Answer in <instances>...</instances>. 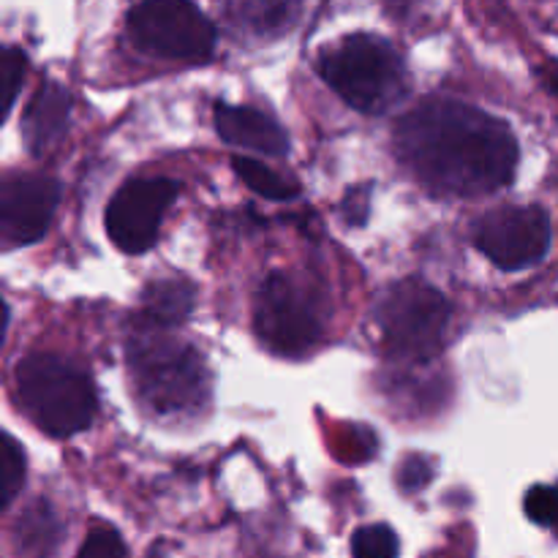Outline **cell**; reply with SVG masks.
Here are the masks:
<instances>
[{
	"mask_svg": "<svg viewBox=\"0 0 558 558\" xmlns=\"http://www.w3.org/2000/svg\"><path fill=\"white\" fill-rule=\"evenodd\" d=\"M396 150L425 189L463 199L505 189L518 167L507 123L452 98H425L403 114Z\"/></svg>",
	"mask_w": 558,
	"mask_h": 558,
	"instance_id": "obj_1",
	"label": "cell"
},
{
	"mask_svg": "<svg viewBox=\"0 0 558 558\" xmlns=\"http://www.w3.org/2000/svg\"><path fill=\"white\" fill-rule=\"evenodd\" d=\"M129 368L140 401L161 417L194 414L205 407L210 376L194 347L142 325L129 341Z\"/></svg>",
	"mask_w": 558,
	"mask_h": 558,
	"instance_id": "obj_2",
	"label": "cell"
},
{
	"mask_svg": "<svg viewBox=\"0 0 558 558\" xmlns=\"http://www.w3.org/2000/svg\"><path fill=\"white\" fill-rule=\"evenodd\" d=\"M16 401L31 423L54 439L85 430L98 409L90 376L58 354H27L16 365Z\"/></svg>",
	"mask_w": 558,
	"mask_h": 558,
	"instance_id": "obj_3",
	"label": "cell"
},
{
	"mask_svg": "<svg viewBox=\"0 0 558 558\" xmlns=\"http://www.w3.org/2000/svg\"><path fill=\"white\" fill-rule=\"evenodd\" d=\"M319 74L349 107L379 114L407 93V69L390 41L371 33H354L325 49Z\"/></svg>",
	"mask_w": 558,
	"mask_h": 558,
	"instance_id": "obj_4",
	"label": "cell"
},
{
	"mask_svg": "<svg viewBox=\"0 0 558 558\" xmlns=\"http://www.w3.org/2000/svg\"><path fill=\"white\" fill-rule=\"evenodd\" d=\"M374 322L392 357L403 363H430L445 343L450 303L428 283L401 281L376 300Z\"/></svg>",
	"mask_w": 558,
	"mask_h": 558,
	"instance_id": "obj_5",
	"label": "cell"
},
{
	"mask_svg": "<svg viewBox=\"0 0 558 558\" xmlns=\"http://www.w3.org/2000/svg\"><path fill=\"white\" fill-rule=\"evenodd\" d=\"M125 31L136 49L163 60H202L216 47V27L183 0H145L125 14Z\"/></svg>",
	"mask_w": 558,
	"mask_h": 558,
	"instance_id": "obj_6",
	"label": "cell"
},
{
	"mask_svg": "<svg viewBox=\"0 0 558 558\" xmlns=\"http://www.w3.org/2000/svg\"><path fill=\"white\" fill-rule=\"evenodd\" d=\"M256 332L278 354L298 357L322 336V316L314 300L289 276L272 272L256 294Z\"/></svg>",
	"mask_w": 558,
	"mask_h": 558,
	"instance_id": "obj_7",
	"label": "cell"
},
{
	"mask_svg": "<svg viewBox=\"0 0 558 558\" xmlns=\"http://www.w3.org/2000/svg\"><path fill=\"white\" fill-rule=\"evenodd\" d=\"M474 245L501 270H526L550 251V218L539 207H496L480 218Z\"/></svg>",
	"mask_w": 558,
	"mask_h": 558,
	"instance_id": "obj_8",
	"label": "cell"
},
{
	"mask_svg": "<svg viewBox=\"0 0 558 558\" xmlns=\"http://www.w3.org/2000/svg\"><path fill=\"white\" fill-rule=\"evenodd\" d=\"M178 183L169 178L129 180L107 207V234L125 254H145L158 240L163 213L178 199Z\"/></svg>",
	"mask_w": 558,
	"mask_h": 558,
	"instance_id": "obj_9",
	"label": "cell"
},
{
	"mask_svg": "<svg viewBox=\"0 0 558 558\" xmlns=\"http://www.w3.org/2000/svg\"><path fill=\"white\" fill-rule=\"evenodd\" d=\"M60 199L58 180L11 172L0 185V240L3 248L33 245L47 234Z\"/></svg>",
	"mask_w": 558,
	"mask_h": 558,
	"instance_id": "obj_10",
	"label": "cell"
},
{
	"mask_svg": "<svg viewBox=\"0 0 558 558\" xmlns=\"http://www.w3.org/2000/svg\"><path fill=\"white\" fill-rule=\"evenodd\" d=\"M216 131L227 145L245 147V150L265 153V156H287L289 136L270 114L254 107H234L218 104Z\"/></svg>",
	"mask_w": 558,
	"mask_h": 558,
	"instance_id": "obj_11",
	"label": "cell"
},
{
	"mask_svg": "<svg viewBox=\"0 0 558 558\" xmlns=\"http://www.w3.org/2000/svg\"><path fill=\"white\" fill-rule=\"evenodd\" d=\"M71 120V93L60 82H44L31 98L22 118V136L27 150L41 156L52 150L63 134L69 131Z\"/></svg>",
	"mask_w": 558,
	"mask_h": 558,
	"instance_id": "obj_12",
	"label": "cell"
},
{
	"mask_svg": "<svg viewBox=\"0 0 558 558\" xmlns=\"http://www.w3.org/2000/svg\"><path fill=\"white\" fill-rule=\"evenodd\" d=\"M194 308V289L185 281H150L142 292V325L169 330Z\"/></svg>",
	"mask_w": 558,
	"mask_h": 558,
	"instance_id": "obj_13",
	"label": "cell"
},
{
	"mask_svg": "<svg viewBox=\"0 0 558 558\" xmlns=\"http://www.w3.org/2000/svg\"><path fill=\"white\" fill-rule=\"evenodd\" d=\"M60 521L47 501L38 499L25 515H20L16 526V548L27 558H47L60 543Z\"/></svg>",
	"mask_w": 558,
	"mask_h": 558,
	"instance_id": "obj_14",
	"label": "cell"
},
{
	"mask_svg": "<svg viewBox=\"0 0 558 558\" xmlns=\"http://www.w3.org/2000/svg\"><path fill=\"white\" fill-rule=\"evenodd\" d=\"M232 169L238 172V178L248 185L254 194L265 196L272 202H289L294 196H300V185L294 180L283 178V174L272 172L267 163L256 161V158L240 156L232 161Z\"/></svg>",
	"mask_w": 558,
	"mask_h": 558,
	"instance_id": "obj_15",
	"label": "cell"
},
{
	"mask_svg": "<svg viewBox=\"0 0 558 558\" xmlns=\"http://www.w3.org/2000/svg\"><path fill=\"white\" fill-rule=\"evenodd\" d=\"M232 11L238 14V22L248 31H254L256 36H270V33L283 31V25L289 22V16L298 11V5L289 3H238L232 5Z\"/></svg>",
	"mask_w": 558,
	"mask_h": 558,
	"instance_id": "obj_16",
	"label": "cell"
},
{
	"mask_svg": "<svg viewBox=\"0 0 558 558\" xmlns=\"http://www.w3.org/2000/svg\"><path fill=\"white\" fill-rule=\"evenodd\" d=\"M27 458L11 434L0 436V505L9 507L25 483Z\"/></svg>",
	"mask_w": 558,
	"mask_h": 558,
	"instance_id": "obj_17",
	"label": "cell"
},
{
	"mask_svg": "<svg viewBox=\"0 0 558 558\" xmlns=\"http://www.w3.org/2000/svg\"><path fill=\"white\" fill-rule=\"evenodd\" d=\"M354 558H398V537L385 523L363 526L352 534Z\"/></svg>",
	"mask_w": 558,
	"mask_h": 558,
	"instance_id": "obj_18",
	"label": "cell"
},
{
	"mask_svg": "<svg viewBox=\"0 0 558 558\" xmlns=\"http://www.w3.org/2000/svg\"><path fill=\"white\" fill-rule=\"evenodd\" d=\"M27 71V58L16 47H3L0 49V112L3 120L9 118L11 107H14V98L20 93L22 80H25Z\"/></svg>",
	"mask_w": 558,
	"mask_h": 558,
	"instance_id": "obj_19",
	"label": "cell"
},
{
	"mask_svg": "<svg viewBox=\"0 0 558 558\" xmlns=\"http://www.w3.org/2000/svg\"><path fill=\"white\" fill-rule=\"evenodd\" d=\"M529 521L537 526L556 529L558 526V485H534L523 499Z\"/></svg>",
	"mask_w": 558,
	"mask_h": 558,
	"instance_id": "obj_20",
	"label": "cell"
},
{
	"mask_svg": "<svg viewBox=\"0 0 558 558\" xmlns=\"http://www.w3.org/2000/svg\"><path fill=\"white\" fill-rule=\"evenodd\" d=\"M76 558H125V545L114 529H96L87 534Z\"/></svg>",
	"mask_w": 558,
	"mask_h": 558,
	"instance_id": "obj_21",
	"label": "cell"
},
{
	"mask_svg": "<svg viewBox=\"0 0 558 558\" xmlns=\"http://www.w3.org/2000/svg\"><path fill=\"white\" fill-rule=\"evenodd\" d=\"M430 474H434V469L423 456H409L398 469V485L407 494H414V490H423L430 483Z\"/></svg>",
	"mask_w": 558,
	"mask_h": 558,
	"instance_id": "obj_22",
	"label": "cell"
},
{
	"mask_svg": "<svg viewBox=\"0 0 558 558\" xmlns=\"http://www.w3.org/2000/svg\"><path fill=\"white\" fill-rule=\"evenodd\" d=\"M343 213H347L349 223H363L365 216H368V196H360L357 191L347 194V202H343Z\"/></svg>",
	"mask_w": 558,
	"mask_h": 558,
	"instance_id": "obj_23",
	"label": "cell"
}]
</instances>
